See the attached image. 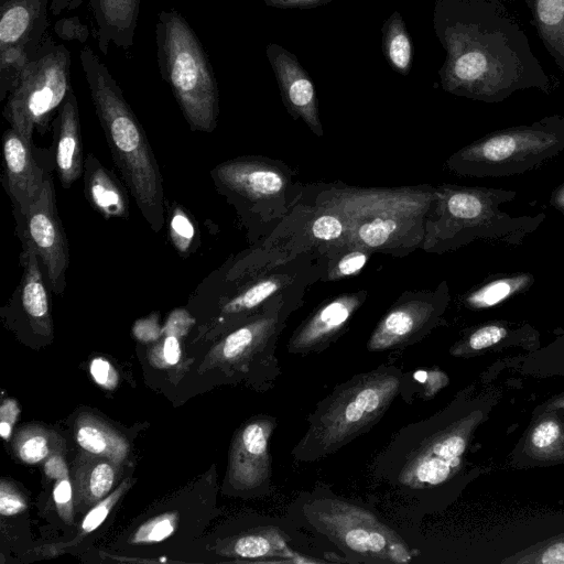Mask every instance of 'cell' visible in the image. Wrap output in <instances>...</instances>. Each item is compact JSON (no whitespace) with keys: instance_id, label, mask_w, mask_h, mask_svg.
I'll use <instances>...</instances> for the list:
<instances>
[{"instance_id":"obj_1","label":"cell","mask_w":564,"mask_h":564,"mask_svg":"<svg viewBox=\"0 0 564 564\" xmlns=\"http://www.w3.org/2000/svg\"><path fill=\"white\" fill-rule=\"evenodd\" d=\"M460 423L445 413L400 429L375 457L371 478L383 486L404 513L431 511L437 489L460 468L467 438Z\"/></svg>"},{"instance_id":"obj_31","label":"cell","mask_w":564,"mask_h":564,"mask_svg":"<svg viewBox=\"0 0 564 564\" xmlns=\"http://www.w3.org/2000/svg\"><path fill=\"white\" fill-rule=\"evenodd\" d=\"M516 285L517 284L509 279L496 280L473 293L468 297V303L476 307L492 306L509 296Z\"/></svg>"},{"instance_id":"obj_13","label":"cell","mask_w":564,"mask_h":564,"mask_svg":"<svg viewBox=\"0 0 564 564\" xmlns=\"http://www.w3.org/2000/svg\"><path fill=\"white\" fill-rule=\"evenodd\" d=\"M365 297V292L347 293L321 305L294 330L288 351L305 356L326 350L339 338Z\"/></svg>"},{"instance_id":"obj_2","label":"cell","mask_w":564,"mask_h":564,"mask_svg":"<svg viewBox=\"0 0 564 564\" xmlns=\"http://www.w3.org/2000/svg\"><path fill=\"white\" fill-rule=\"evenodd\" d=\"M79 59L115 164L142 216L159 232L164 225L162 176L144 130L121 88L90 46L80 50Z\"/></svg>"},{"instance_id":"obj_33","label":"cell","mask_w":564,"mask_h":564,"mask_svg":"<svg viewBox=\"0 0 564 564\" xmlns=\"http://www.w3.org/2000/svg\"><path fill=\"white\" fill-rule=\"evenodd\" d=\"M369 250L354 247L352 250L340 257L332 267L329 279H344L356 275L366 265L369 259Z\"/></svg>"},{"instance_id":"obj_25","label":"cell","mask_w":564,"mask_h":564,"mask_svg":"<svg viewBox=\"0 0 564 564\" xmlns=\"http://www.w3.org/2000/svg\"><path fill=\"white\" fill-rule=\"evenodd\" d=\"M440 208L445 216L456 220H474L484 213V203L467 191H445L438 194Z\"/></svg>"},{"instance_id":"obj_4","label":"cell","mask_w":564,"mask_h":564,"mask_svg":"<svg viewBox=\"0 0 564 564\" xmlns=\"http://www.w3.org/2000/svg\"><path fill=\"white\" fill-rule=\"evenodd\" d=\"M404 375L395 365L382 364L335 386L306 417L292 457L316 462L369 432L401 393Z\"/></svg>"},{"instance_id":"obj_21","label":"cell","mask_w":564,"mask_h":564,"mask_svg":"<svg viewBox=\"0 0 564 564\" xmlns=\"http://www.w3.org/2000/svg\"><path fill=\"white\" fill-rule=\"evenodd\" d=\"M76 440L86 452L108 458L112 463L121 462L128 453L126 440L91 416H84L78 421Z\"/></svg>"},{"instance_id":"obj_28","label":"cell","mask_w":564,"mask_h":564,"mask_svg":"<svg viewBox=\"0 0 564 564\" xmlns=\"http://www.w3.org/2000/svg\"><path fill=\"white\" fill-rule=\"evenodd\" d=\"M50 453V440L44 431L28 430L17 437V454L24 463H40L47 458Z\"/></svg>"},{"instance_id":"obj_23","label":"cell","mask_w":564,"mask_h":564,"mask_svg":"<svg viewBox=\"0 0 564 564\" xmlns=\"http://www.w3.org/2000/svg\"><path fill=\"white\" fill-rule=\"evenodd\" d=\"M282 285V281L274 276L260 279L226 302L221 314L234 318L251 313L279 292Z\"/></svg>"},{"instance_id":"obj_36","label":"cell","mask_w":564,"mask_h":564,"mask_svg":"<svg viewBox=\"0 0 564 564\" xmlns=\"http://www.w3.org/2000/svg\"><path fill=\"white\" fill-rule=\"evenodd\" d=\"M54 502L59 516L66 520H72L73 488L68 478L58 479L53 489Z\"/></svg>"},{"instance_id":"obj_27","label":"cell","mask_w":564,"mask_h":564,"mask_svg":"<svg viewBox=\"0 0 564 564\" xmlns=\"http://www.w3.org/2000/svg\"><path fill=\"white\" fill-rule=\"evenodd\" d=\"M177 519L175 512L153 517L138 528L130 541L134 544L161 542L175 532Z\"/></svg>"},{"instance_id":"obj_39","label":"cell","mask_w":564,"mask_h":564,"mask_svg":"<svg viewBox=\"0 0 564 564\" xmlns=\"http://www.w3.org/2000/svg\"><path fill=\"white\" fill-rule=\"evenodd\" d=\"M560 427L553 421L542 422L532 433V444L538 448H545L557 441Z\"/></svg>"},{"instance_id":"obj_9","label":"cell","mask_w":564,"mask_h":564,"mask_svg":"<svg viewBox=\"0 0 564 564\" xmlns=\"http://www.w3.org/2000/svg\"><path fill=\"white\" fill-rule=\"evenodd\" d=\"M48 0H0V99L17 85L41 47Z\"/></svg>"},{"instance_id":"obj_17","label":"cell","mask_w":564,"mask_h":564,"mask_svg":"<svg viewBox=\"0 0 564 564\" xmlns=\"http://www.w3.org/2000/svg\"><path fill=\"white\" fill-rule=\"evenodd\" d=\"M94 36L102 54L109 46L127 50L133 45L140 0H89Z\"/></svg>"},{"instance_id":"obj_35","label":"cell","mask_w":564,"mask_h":564,"mask_svg":"<svg viewBox=\"0 0 564 564\" xmlns=\"http://www.w3.org/2000/svg\"><path fill=\"white\" fill-rule=\"evenodd\" d=\"M89 371L95 382L105 389H113L118 383L116 369L105 358L97 357L93 359Z\"/></svg>"},{"instance_id":"obj_14","label":"cell","mask_w":564,"mask_h":564,"mask_svg":"<svg viewBox=\"0 0 564 564\" xmlns=\"http://www.w3.org/2000/svg\"><path fill=\"white\" fill-rule=\"evenodd\" d=\"M265 52L285 108L294 119L301 118L316 135L322 137L315 86L307 72L293 53L278 44H268Z\"/></svg>"},{"instance_id":"obj_18","label":"cell","mask_w":564,"mask_h":564,"mask_svg":"<svg viewBox=\"0 0 564 564\" xmlns=\"http://www.w3.org/2000/svg\"><path fill=\"white\" fill-rule=\"evenodd\" d=\"M55 164L64 188H69L83 172V147L78 102L72 90L57 110L55 120Z\"/></svg>"},{"instance_id":"obj_16","label":"cell","mask_w":564,"mask_h":564,"mask_svg":"<svg viewBox=\"0 0 564 564\" xmlns=\"http://www.w3.org/2000/svg\"><path fill=\"white\" fill-rule=\"evenodd\" d=\"M213 175L224 188L252 202L276 197L286 185L285 174L280 169L257 160L224 162L216 166Z\"/></svg>"},{"instance_id":"obj_6","label":"cell","mask_w":564,"mask_h":564,"mask_svg":"<svg viewBox=\"0 0 564 564\" xmlns=\"http://www.w3.org/2000/svg\"><path fill=\"white\" fill-rule=\"evenodd\" d=\"M432 202L425 191L347 189L336 193L325 208L338 212L348 225V242L367 250H392L412 242Z\"/></svg>"},{"instance_id":"obj_20","label":"cell","mask_w":564,"mask_h":564,"mask_svg":"<svg viewBox=\"0 0 564 564\" xmlns=\"http://www.w3.org/2000/svg\"><path fill=\"white\" fill-rule=\"evenodd\" d=\"M22 259L24 270L18 290L22 308L36 328L48 330L50 307L46 285L40 268L39 254L34 245L26 237H24Z\"/></svg>"},{"instance_id":"obj_7","label":"cell","mask_w":564,"mask_h":564,"mask_svg":"<svg viewBox=\"0 0 564 564\" xmlns=\"http://www.w3.org/2000/svg\"><path fill=\"white\" fill-rule=\"evenodd\" d=\"M72 90L70 53L46 36L8 95L3 116L31 145L34 130L46 128Z\"/></svg>"},{"instance_id":"obj_10","label":"cell","mask_w":564,"mask_h":564,"mask_svg":"<svg viewBox=\"0 0 564 564\" xmlns=\"http://www.w3.org/2000/svg\"><path fill=\"white\" fill-rule=\"evenodd\" d=\"M276 426V417L261 414L237 431L230 448L228 482L238 494L264 496L271 492L270 440Z\"/></svg>"},{"instance_id":"obj_19","label":"cell","mask_w":564,"mask_h":564,"mask_svg":"<svg viewBox=\"0 0 564 564\" xmlns=\"http://www.w3.org/2000/svg\"><path fill=\"white\" fill-rule=\"evenodd\" d=\"M85 194L89 203L106 218L128 216V199L116 177L94 154L84 162Z\"/></svg>"},{"instance_id":"obj_38","label":"cell","mask_w":564,"mask_h":564,"mask_svg":"<svg viewBox=\"0 0 564 564\" xmlns=\"http://www.w3.org/2000/svg\"><path fill=\"white\" fill-rule=\"evenodd\" d=\"M156 348L160 350V356H152L154 357L152 362L159 360L158 366H161V360H163L166 366H174L180 361L182 352L178 337L173 335H165L162 344L156 346Z\"/></svg>"},{"instance_id":"obj_30","label":"cell","mask_w":564,"mask_h":564,"mask_svg":"<svg viewBox=\"0 0 564 564\" xmlns=\"http://www.w3.org/2000/svg\"><path fill=\"white\" fill-rule=\"evenodd\" d=\"M170 236L177 251L185 256L193 243L195 229L192 220L181 207H174L172 210Z\"/></svg>"},{"instance_id":"obj_29","label":"cell","mask_w":564,"mask_h":564,"mask_svg":"<svg viewBox=\"0 0 564 564\" xmlns=\"http://www.w3.org/2000/svg\"><path fill=\"white\" fill-rule=\"evenodd\" d=\"M312 236L321 241H335L348 238V225L336 210L324 208L311 225Z\"/></svg>"},{"instance_id":"obj_3","label":"cell","mask_w":564,"mask_h":564,"mask_svg":"<svg viewBox=\"0 0 564 564\" xmlns=\"http://www.w3.org/2000/svg\"><path fill=\"white\" fill-rule=\"evenodd\" d=\"M286 518L323 539L344 562L409 564L416 555L375 510L338 496L326 484L300 492L289 505Z\"/></svg>"},{"instance_id":"obj_34","label":"cell","mask_w":564,"mask_h":564,"mask_svg":"<svg viewBox=\"0 0 564 564\" xmlns=\"http://www.w3.org/2000/svg\"><path fill=\"white\" fill-rule=\"evenodd\" d=\"M26 509L25 499L4 480L0 485V512L2 516H14Z\"/></svg>"},{"instance_id":"obj_46","label":"cell","mask_w":564,"mask_h":564,"mask_svg":"<svg viewBox=\"0 0 564 564\" xmlns=\"http://www.w3.org/2000/svg\"><path fill=\"white\" fill-rule=\"evenodd\" d=\"M541 562L545 564H564V543H556L544 551Z\"/></svg>"},{"instance_id":"obj_37","label":"cell","mask_w":564,"mask_h":564,"mask_svg":"<svg viewBox=\"0 0 564 564\" xmlns=\"http://www.w3.org/2000/svg\"><path fill=\"white\" fill-rule=\"evenodd\" d=\"M506 336V329L496 325L479 328L468 338V346L474 350L487 348L497 344Z\"/></svg>"},{"instance_id":"obj_5","label":"cell","mask_w":564,"mask_h":564,"mask_svg":"<svg viewBox=\"0 0 564 564\" xmlns=\"http://www.w3.org/2000/svg\"><path fill=\"white\" fill-rule=\"evenodd\" d=\"M155 42L159 73L191 129L212 132L219 115V94L213 66L196 33L178 11L162 10Z\"/></svg>"},{"instance_id":"obj_47","label":"cell","mask_w":564,"mask_h":564,"mask_svg":"<svg viewBox=\"0 0 564 564\" xmlns=\"http://www.w3.org/2000/svg\"><path fill=\"white\" fill-rule=\"evenodd\" d=\"M558 406L564 408V401L561 402Z\"/></svg>"},{"instance_id":"obj_22","label":"cell","mask_w":564,"mask_h":564,"mask_svg":"<svg viewBox=\"0 0 564 564\" xmlns=\"http://www.w3.org/2000/svg\"><path fill=\"white\" fill-rule=\"evenodd\" d=\"M382 52L389 65L399 74L408 75L412 67V40L402 15L395 11L383 23Z\"/></svg>"},{"instance_id":"obj_45","label":"cell","mask_w":564,"mask_h":564,"mask_svg":"<svg viewBox=\"0 0 564 564\" xmlns=\"http://www.w3.org/2000/svg\"><path fill=\"white\" fill-rule=\"evenodd\" d=\"M19 405L13 399H6L0 408V422H6L10 425H14L19 416Z\"/></svg>"},{"instance_id":"obj_26","label":"cell","mask_w":564,"mask_h":564,"mask_svg":"<svg viewBox=\"0 0 564 564\" xmlns=\"http://www.w3.org/2000/svg\"><path fill=\"white\" fill-rule=\"evenodd\" d=\"M110 462H98L84 471L82 485L88 503L102 500L112 488L116 470Z\"/></svg>"},{"instance_id":"obj_11","label":"cell","mask_w":564,"mask_h":564,"mask_svg":"<svg viewBox=\"0 0 564 564\" xmlns=\"http://www.w3.org/2000/svg\"><path fill=\"white\" fill-rule=\"evenodd\" d=\"M24 218V237L35 247L44 268L47 286L55 294H62L65 289V272L69 264V253L56 210L54 184L48 174L45 175L39 197Z\"/></svg>"},{"instance_id":"obj_12","label":"cell","mask_w":564,"mask_h":564,"mask_svg":"<svg viewBox=\"0 0 564 564\" xmlns=\"http://www.w3.org/2000/svg\"><path fill=\"white\" fill-rule=\"evenodd\" d=\"M437 314L435 303L425 295H412L395 303L372 330L367 350H397L420 341L434 326Z\"/></svg>"},{"instance_id":"obj_43","label":"cell","mask_w":564,"mask_h":564,"mask_svg":"<svg viewBox=\"0 0 564 564\" xmlns=\"http://www.w3.org/2000/svg\"><path fill=\"white\" fill-rule=\"evenodd\" d=\"M330 1L332 0H264V3L278 9H310Z\"/></svg>"},{"instance_id":"obj_8","label":"cell","mask_w":564,"mask_h":564,"mask_svg":"<svg viewBox=\"0 0 564 564\" xmlns=\"http://www.w3.org/2000/svg\"><path fill=\"white\" fill-rule=\"evenodd\" d=\"M286 316V311L275 306L251 317L213 348L210 362L258 390L271 389L282 372L275 349Z\"/></svg>"},{"instance_id":"obj_24","label":"cell","mask_w":564,"mask_h":564,"mask_svg":"<svg viewBox=\"0 0 564 564\" xmlns=\"http://www.w3.org/2000/svg\"><path fill=\"white\" fill-rule=\"evenodd\" d=\"M535 15L544 41L564 58V0H535Z\"/></svg>"},{"instance_id":"obj_41","label":"cell","mask_w":564,"mask_h":564,"mask_svg":"<svg viewBox=\"0 0 564 564\" xmlns=\"http://www.w3.org/2000/svg\"><path fill=\"white\" fill-rule=\"evenodd\" d=\"M193 323L194 319L188 315L187 312L183 310H176L169 316L163 328V334L173 335L180 338L188 332Z\"/></svg>"},{"instance_id":"obj_42","label":"cell","mask_w":564,"mask_h":564,"mask_svg":"<svg viewBox=\"0 0 564 564\" xmlns=\"http://www.w3.org/2000/svg\"><path fill=\"white\" fill-rule=\"evenodd\" d=\"M163 333L156 318L149 317L138 321L133 326L134 336L144 343L153 341L158 339Z\"/></svg>"},{"instance_id":"obj_44","label":"cell","mask_w":564,"mask_h":564,"mask_svg":"<svg viewBox=\"0 0 564 564\" xmlns=\"http://www.w3.org/2000/svg\"><path fill=\"white\" fill-rule=\"evenodd\" d=\"M44 473L47 477L56 480L68 478L67 465L61 455H52L46 459Z\"/></svg>"},{"instance_id":"obj_40","label":"cell","mask_w":564,"mask_h":564,"mask_svg":"<svg viewBox=\"0 0 564 564\" xmlns=\"http://www.w3.org/2000/svg\"><path fill=\"white\" fill-rule=\"evenodd\" d=\"M437 375L438 371L423 369L416 370L412 373L405 372L406 379L415 382L417 386H421V392L419 394L421 398H429L440 389V386L436 384Z\"/></svg>"},{"instance_id":"obj_32","label":"cell","mask_w":564,"mask_h":564,"mask_svg":"<svg viewBox=\"0 0 564 564\" xmlns=\"http://www.w3.org/2000/svg\"><path fill=\"white\" fill-rule=\"evenodd\" d=\"M128 486V480L123 481L113 492L106 496L87 512L82 522L83 532L89 533L100 527Z\"/></svg>"},{"instance_id":"obj_48","label":"cell","mask_w":564,"mask_h":564,"mask_svg":"<svg viewBox=\"0 0 564 564\" xmlns=\"http://www.w3.org/2000/svg\"><path fill=\"white\" fill-rule=\"evenodd\" d=\"M563 202H564V195H563Z\"/></svg>"},{"instance_id":"obj_15","label":"cell","mask_w":564,"mask_h":564,"mask_svg":"<svg viewBox=\"0 0 564 564\" xmlns=\"http://www.w3.org/2000/svg\"><path fill=\"white\" fill-rule=\"evenodd\" d=\"M2 150L9 194L24 216L39 197L46 173L35 162L31 145L11 127L3 133Z\"/></svg>"}]
</instances>
